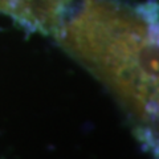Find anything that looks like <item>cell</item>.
<instances>
[{
	"mask_svg": "<svg viewBox=\"0 0 159 159\" xmlns=\"http://www.w3.org/2000/svg\"><path fill=\"white\" fill-rule=\"evenodd\" d=\"M62 44L121 99L142 126L158 106V45L152 21L106 0H85L62 29Z\"/></svg>",
	"mask_w": 159,
	"mask_h": 159,
	"instance_id": "1",
	"label": "cell"
}]
</instances>
